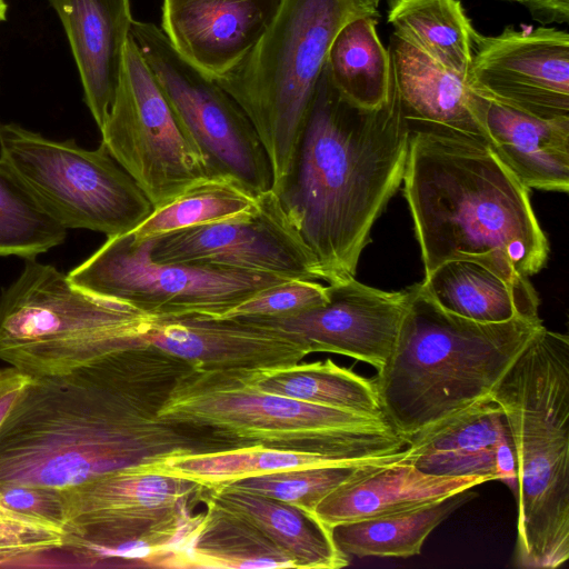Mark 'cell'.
I'll return each mask as SVG.
<instances>
[{
  "mask_svg": "<svg viewBox=\"0 0 569 569\" xmlns=\"http://www.w3.org/2000/svg\"><path fill=\"white\" fill-rule=\"evenodd\" d=\"M0 501L19 512L64 526L63 495L59 489L0 481Z\"/></svg>",
  "mask_w": 569,
  "mask_h": 569,
  "instance_id": "cell-37",
  "label": "cell"
},
{
  "mask_svg": "<svg viewBox=\"0 0 569 569\" xmlns=\"http://www.w3.org/2000/svg\"><path fill=\"white\" fill-rule=\"evenodd\" d=\"M403 456L405 449L368 461L286 469L240 479L224 487L262 495L313 515L320 501L345 482L379 466L397 461Z\"/></svg>",
  "mask_w": 569,
  "mask_h": 569,
  "instance_id": "cell-34",
  "label": "cell"
},
{
  "mask_svg": "<svg viewBox=\"0 0 569 569\" xmlns=\"http://www.w3.org/2000/svg\"><path fill=\"white\" fill-rule=\"evenodd\" d=\"M508 435L502 410L486 399L408 439L402 460L433 476L498 480L497 451Z\"/></svg>",
  "mask_w": 569,
  "mask_h": 569,
  "instance_id": "cell-22",
  "label": "cell"
},
{
  "mask_svg": "<svg viewBox=\"0 0 569 569\" xmlns=\"http://www.w3.org/2000/svg\"><path fill=\"white\" fill-rule=\"evenodd\" d=\"M153 318L29 258L0 295V360L31 377L66 375L110 353L149 346Z\"/></svg>",
  "mask_w": 569,
  "mask_h": 569,
  "instance_id": "cell-8",
  "label": "cell"
},
{
  "mask_svg": "<svg viewBox=\"0 0 569 569\" xmlns=\"http://www.w3.org/2000/svg\"><path fill=\"white\" fill-rule=\"evenodd\" d=\"M209 493L284 550L295 560L297 569H339L349 565V557L338 548L332 530L315 515L231 487L209 490Z\"/></svg>",
  "mask_w": 569,
  "mask_h": 569,
  "instance_id": "cell-25",
  "label": "cell"
},
{
  "mask_svg": "<svg viewBox=\"0 0 569 569\" xmlns=\"http://www.w3.org/2000/svg\"><path fill=\"white\" fill-rule=\"evenodd\" d=\"M190 365L152 345L32 377L0 427V481L69 489L172 456L230 449L158 411Z\"/></svg>",
  "mask_w": 569,
  "mask_h": 569,
  "instance_id": "cell-1",
  "label": "cell"
},
{
  "mask_svg": "<svg viewBox=\"0 0 569 569\" xmlns=\"http://www.w3.org/2000/svg\"><path fill=\"white\" fill-rule=\"evenodd\" d=\"M402 182L425 277L455 260L510 282L545 266L548 240L529 189L480 137L410 129Z\"/></svg>",
  "mask_w": 569,
  "mask_h": 569,
  "instance_id": "cell-3",
  "label": "cell"
},
{
  "mask_svg": "<svg viewBox=\"0 0 569 569\" xmlns=\"http://www.w3.org/2000/svg\"><path fill=\"white\" fill-rule=\"evenodd\" d=\"M327 299V286L293 278L257 292L219 318L283 317L321 305Z\"/></svg>",
  "mask_w": 569,
  "mask_h": 569,
  "instance_id": "cell-35",
  "label": "cell"
},
{
  "mask_svg": "<svg viewBox=\"0 0 569 569\" xmlns=\"http://www.w3.org/2000/svg\"><path fill=\"white\" fill-rule=\"evenodd\" d=\"M469 86L542 119L569 118V34L553 27H506L475 37Z\"/></svg>",
  "mask_w": 569,
  "mask_h": 569,
  "instance_id": "cell-15",
  "label": "cell"
},
{
  "mask_svg": "<svg viewBox=\"0 0 569 569\" xmlns=\"http://www.w3.org/2000/svg\"><path fill=\"white\" fill-rule=\"evenodd\" d=\"M148 341L192 367L218 370L280 368L310 353L292 336L248 318L154 317Z\"/></svg>",
  "mask_w": 569,
  "mask_h": 569,
  "instance_id": "cell-17",
  "label": "cell"
},
{
  "mask_svg": "<svg viewBox=\"0 0 569 569\" xmlns=\"http://www.w3.org/2000/svg\"><path fill=\"white\" fill-rule=\"evenodd\" d=\"M76 286L153 317L219 318L257 292L293 278L211 264L159 262L150 239L109 237L68 273ZM296 279V278H295Z\"/></svg>",
  "mask_w": 569,
  "mask_h": 569,
  "instance_id": "cell-11",
  "label": "cell"
},
{
  "mask_svg": "<svg viewBox=\"0 0 569 569\" xmlns=\"http://www.w3.org/2000/svg\"><path fill=\"white\" fill-rule=\"evenodd\" d=\"M130 36L198 146L209 177L230 179L254 196L271 190L268 156L239 103L156 24L133 20Z\"/></svg>",
  "mask_w": 569,
  "mask_h": 569,
  "instance_id": "cell-13",
  "label": "cell"
},
{
  "mask_svg": "<svg viewBox=\"0 0 569 569\" xmlns=\"http://www.w3.org/2000/svg\"><path fill=\"white\" fill-rule=\"evenodd\" d=\"M63 548L80 566L179 568L209 489L144 468L104 473L61 490Z\"/></svg>",
  "mask_w": 569,
  "mask_h": 569,
  "instance_id": "cell-9",
  "label": "cell"
},
{
  "mask_svg": "<svg viewBox=\"0 0 569 569\" xmlns=\"http://www.w3.org/2000/svg\"><path fill=\"white\" fill-rule=\"evenodd\" d=\"M409 139L392 70L387 101L368 110L339 93L325 66L289 173L273 191L321 280L355 278L370 231L402 182Z\"/></svg>",
  "mask_w": 569,
  "mask_h": 569,
  "instance_id": "cell-2",
  "label": "cell"
},
{
  "mask_svg": "<svg viewBox=\"0 0 569 569\" xmlns=\"http://www.w3.org/2000/svg\"><path fill=\"white\" fill-rule=\"evenodd\" d=\"M363 16L380 17L373 0H281L257 44L214 78L252 122L272 169V191L291 168L333 38Z\"/></svg>",
  "mask_w": 569,
  "mask_h": 569,
  "instance_id": "cell-7",
  "label": "cell"
},
{
  "mask_svg": "<svg viewBox=\"0 0 569 569\" xmlns=\"http://www.w3.org/2000/svg\"><path fill=\"white\" fill-rule=\"evenodd\" d=\"M470 490L411 511L336 526L333 539L347 557L417 556L429 535L475 496Z\"/></svg>",
  "mask_w": 569,
  "mask_h": 569,
  "instance_id": "cell-31",
  "label": "cell"
},
{
  "mask_svg": "<svg viewBox=\"0 0 569 569\" xmlns=\"http://www.w3.org/2000/svg\"><path fill=\"white\" fill-rule=\"evenodd\" d=\"M159 418L211 433L230 448H270L370 460L408 441L385 417H373L269 393L242 370L190 366L176 379Z\"/></svg>",
  "mask_w": 569,
  "mask_h": 569,
  "instance_id": "cell-6",
  "label": "cell"
},
{
  "mask_svg": "<svg viewBox=\"0 0 569 569\" xmlns=\"http://www.w3.org/2000/svg\"><path fill=\"white\" fill-rule=\"evenodd\" d=\"M31 379L12 366L0 368V427Z\"/></svg>",
  "mask_w": 569,
  "mask_h": 569,
  "instance_id": "cell-38",
  "label": "cell"
},
{
  "mask_svg": "<svg viewBox=\"0 0 569 569\" xmlns=\"http://www.w3.org/2000/svg\"><path fill=\"white\" fill-rule=\"evenodd\" d=\"M149 239L150 256L159 262L321 279L313 254L272 190L261 193L256 208L248 213Z\"/></svg>",
  "mask_w": 569,
  "mask_h": 569,
  "instance_id": "cell-14",
  "label": "cell"
},
{
  "mask_svg": "<svg viewBox=\"0 0 569 569\" xmlns=\"http://www.w3.org/2000/svg\"><path fill=\"white\" fill-rule=\"evenodd\" d=\"M509 1H517V2H521V0H509Z\"/></svg>",
  "mask_w": 569,
  "mask_h": 569,
  "instance_id": "cell-41",
  "label": "cell"
},
{
  "mask_svg": "<svg viewBox=\"0 0 569 569\" xmlns=\"http://www.w3.org/2000/svg\"><path fill=\"white\" fill-rule=\"evenodd\" d=\"M403 458L345 482L315 509V517L336 526L419 509L490 481L487 477L425 473Z\"/></svg>",
  "mask_w": 569,
  "mask_h": 569,
  "instance_id": "cell-21",
  "label": "cell"
},
{
  "mask_svg": "<svg viewBox=\"0 0 569 569\" xmlns=\"http://www.w3.org/2000/svg\"><path fill=\"white\" fill-rule=\"evenodd\" d=\"M361 461L368 460H353L336 455L251 445L209 452L172 456L144 469L188 479L209 490H217L240 479L274 471Z\"/></svg>",
  "mask_w": 569,
  "mask_h": 569,
  "instance_id": "cell-28",
  "label": "cell"
},
{
  "mask_svg": "<svg viewBox=\"0 0 569 569\" xmlns=\"http://www.w3.org/2000/svg\"><path fill=\"white\" fill-rule=\"evenodd\" d=\"M327 289L321 305L283 317L248 319L284 331L310 353L347 356L378 371L395 348L413 286L385 291L351 278Z\"/></svg>",
  "mask_w": 569,
  "mask_h": 569,
  "instance_id": "cell-16",
  "label": "cell"
},
{
  "mask_svg": "<svg viewBox=\"0 0 569 569\" xmlns=\"http://www.w3.org/2000/svg\"><path fill=\"white\" fill-rule=\"evenodd\" d=\"M64 228L0 159V257L24 259L61 244Z\"/></svg>",
  "mask_w": 569,
  "mask_h": 569,
  "instance_id": "cell-33",
  "label": "cell"
},
{
  "mask_svg": "<svg viewBox=\"0 0 569 569\" xmlns=\"http://www.w3.org/2000/svg\"><path fill=\"white\" fill-rule=\"evenodd\" d=\"M521 3L543 26L567 23L569 20V0H521Z\"/></svg>",
  "mask_w": 569,
  "mask_h": 569,
  "instance_id": "cell-39",
  "label": "cell"
},
{
  "mask_svg": "<svg viewBox=\"0 0 569 569\" xmlns=\"http://www.w3.org/2000/svg\"><path fill=\"white\" fill-rule=\"evenodd\" d=\"M542 320L479 322L442 308L420 283L392 352L373 380L382 413L407 441L490 399Z\"/></svg>",
  "mask_w": 569,
  "mask_h": 569,
  "instance_id": "cell-4",
  "label": "cell"
},
{
  "mask_svg": "<svg viewBox=\"0 0 569 569\" xmlns=\"http://www.w3.org/2000/svg\"><path fill=\"white\" fill-rule=\"evenodd\" d=\"M376 17H357L340 28L328 51L326 67L332 84L350 103L377 109L388 99L391 63L377 33Z\"/></svg>",
  "mask_w": 569,
  "mask_h": 569,
  "instance_id": "cell-30",
  "label": "cell"
},
{
  "mask_svg": "<svg viewBox=\"0 0 569 569\" xmlns=\"http://www.w3.org/2000/svg\"><path fill=\"white\" fill-rule=\"evenodd\" d=\"M469 109L483 142L523 186L568 192L569 118H538L471 87Z\"/></svg>",
  "mask_w": 569,
  "mask_h": 569,
  "instance_id": "cell-19",
  "label": "cell"
},
{
  "mask_svg": "<svg viewBox=\"0 0 569 569\" xmlns=\"http://www.w3.org/2000/svg\"><path fill=\"white\" fill-rule=\"evenodd\" d=\"M517 463L513 565L553 569L569 559V338L545 326L490 397Z\"/></svg>",
  "mask_w": 569,
  "mask_h": 569,
  "instance_id": "cell-5",
  "label": "cell"
},
{
  "mask_svg": "<svg viewBox=\"0 0 569 569\" xmlns=\"http://www.w3.org/2000/svg\"><path fill=\"white\" fill-rule=\"evenodd\" d=\"M204 505L203 517L183 549L179 568H297L284 550L210 493Z\"/></svg>",
  "mask_w": 569,
  "mask_h": 569,
  "instance_id": "cell-26",
  "label": "cell"
},
{
  "mask_svg": "<svg viewBox=\"0 0 569 569\" xmlns=\"http://www.w3.org/2000/svg\"><path fill=\"white\" fill-rule=\"evenodd\" d=\"M281 0H163L161 30L188 61L213 78L257 44Z\"/></svg>",
  "mask_w": 569,
  "mask_h": 569,
  "instance_id": "cell-18",
  "label": "cell"
},
{
  "mask_svg": "<svg viewBox=\"0 0 569 569\" xmlns=\"http://www.w3.org/2000/svg\"><path fill=\"white\" fill-rule=\"evenodd\" d=\"M387 49L410 129L448 130L480 137L469 109L467 77L441 67L393 33Z\"/></svg>",
  "mask_w": 569,
  "mask_h": 569,
  "instance_id": "cell-23",
  "label": "cell"
},
{
  "mask_svg": "<svg viewBox=\"0 0 569 569\" xmlns=\"http://www.w3.org/2000/svg\"><path fill=\"white\" fill-rule=\"evenodd\" d=\"M7 9H8V6L4 2V0H0V22L6 20Z\"/></svg>",
  "mask_w": 569,
  "mask_h": 569,
  "instance_id": "cell-40",
  "label": "cell"
},
{
  "mask_svg": "<svg viewBox=\"0 0 569 569\" xmlns=\"http://www.w3.org/2000/svg\"><path fill=\"white\" fill-rule=\"evenodd\" d=\"M102 141L159 208L209 177L204 159L129 36Z\"/></svg>",
  "mask_w": 569,
  "mask_h": 569,
  "instance_id": "cell-12",
  "label": "cell"
},
{
  "mask_svg": "<svg viewBox=\"0 0 569 569\" xmlns=\"http://www.w3.org/2000/svg\"><path fill=\"white\" fill-rule=\"evenodd\" d=\"M259 196L252 194L230 179L207 178L156 208L131 233L137 239H149L180 229L230 219L252 211Z\"/></svg>",
  "mask_w": 569,
  "mask_h": 569,
  "instance_id": "cell-32",
  "label": "cell"
},
{
  "mask_svg": "<svg viewBox=\"0 0 569 569\" xmlns=\"http://www.w3.org/2000/svg\"><path fill=\"white\" fill-rule=\"evenodd\" d=\"M420 284L442 308L467 319L487 323L540 319L539 298L528 278L506 281L477 262H445Z\"/></svg>",
  "mask_w": 569,
  "mask_h": 569,
  "instance_id": "cell-24",
  "label": "cell"
},
{
  "mask_svg": "<svg viewBox=\"0 0 569 569\" xmlns=\"http://www.w3.org/2000/svg\"><path fill=\"white\" fill-rule=\"evenodd\" d=\"M393 34L469 80L477 31L459 0H388Z\"/></svg>",
  "mask_w": 569,
  "mask_h": 569,
  "instance_id": "cell-27",
  "label": "cell"
},
{
  "mask_svg": "<svg viewBox=\"0 0 569 569\" xmlns=\"http://www.w3.org/2000/svg\"><path fill=\"white\" fill-rule=\"evenodd\" d=\"M373 1L378 4L380 0H373Z\"/></svg>",
  "mask_w": 569,
  "mask_h": 569,
  "instance_id": "cell-42",
  "label": "cell"
},
{
  "mask_svg": "<svg viewBox=\"0 0 569 569\" xmlns=\"http://www.w3.org/2000/svg\"><path fill=\"white\" fill-rule=\"evenodd\" d=\"M242 371L253 387L269 393L356 413L385 417L373 380L340 367L331 359Z\"/></svg>",
  "mask_w": 569,
  "mask_h": 569,
  "instance_id": "cell-29",
  "label": "cell"
},
{
  "mask_svg": "<svg viewBox=\"0 0 569 569\" xmlns=\"http://www.w3.org/2000/svg\"><path fill=\"white\" fill-rule=\"evenodd\" d=\"M63 28L79 71L84 101L99 130L119 82L133 21L129 0H48Z\"/></svg>",
  "mask_w": 569,
  "mask_h": 569,
  "instance_id": "cell-20",
  "label": "cell"
},
{
  "mask_svg": "<svg viewBox=\"0 0 569 569\" xmlns=\"http://www.w3.org/2000/svg\"><path fill=\"white\" fill-rule=\"evenodd\" d=\"M0 159L64 228L107 238L134 230L154 210L103 143L84 149L20 124L0 122Z\"/></svg>",
  "mask_w": 569,
  "mask_h": 569,
  "instance_id": "cell-10",
  "label": "cell"
},
{
  "mask_svg": "<svg viewBox=\"0 0 569 569\" xmlns=\"http://www.w3.org/2000/svg\"><path fill=\"white\" fill-rule=\"evenodd\" d=\"M0 539L24 546L38 556L63 548L66 531L53 522L19 512L0 501Z\"/></svg>",
  "mask_w": 569,
  "mask_h": 569,
  "instance_id": "cell-36",
  "label": "cell"
}]
</instances>
